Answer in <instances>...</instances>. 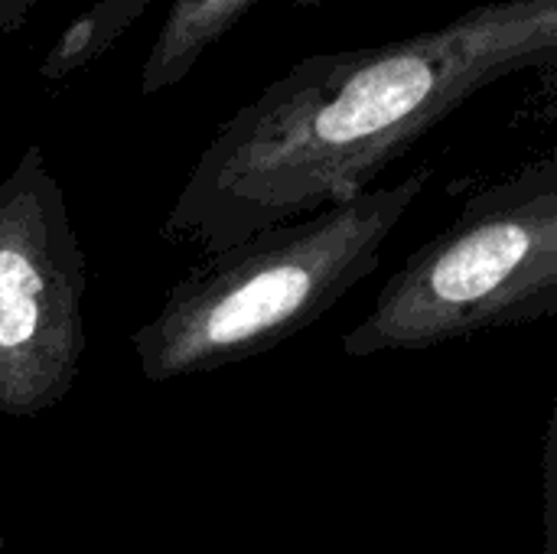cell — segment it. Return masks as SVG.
I'll return each instance as SVG.
<instances>
[{
    "instance_id": "6da1fadb",
    "label": "cell",
    "mask_w": 557,
    "mask_h": 554,
    "mask_svg": "<svg viewBox=\"0 0 557 554\" xmlns=\"http://www.w3.org/2000/svg\"><path fill=\"white\" fill-rule=\"evenodd\" d=\"M555 62L557 0H490L401 39L307 56L215 131L160 235L215 255L356 199L470 98Z\"/></svg>"
},
{
    "instance_id": "7a4b0ae2",
    "label": "cell",
    "mask_w": 557,
    "mask_h": 554,
    "mask_svg": "<svg viewBox=\"0 0 557 554\" xmlns=\"http://www.w3.org/2000/svg\"><path fill=\"white\" fill-rule=\"evenodd\" d=\"M428 183L431 170L421 167L401 183L372 186L199 261L131 333L140 376L176 382L219 372L317 323L379 268L382 245Z\"/></svg>"
},
{
    "instance_id": "3957f363",
    "label": "cell",
    "mask_w": 557,
    "mask_h": 554,
    "mask_svg": "<svg viewBox=\"0 0 557 554\" xmlns=\"http://www.w3.org/2000/svg\"><path fill=\"white\" fill-rule=\"evenodd\" d=\"M557 310V157H539L473 193L379 291L343 336L352 359L411 353Z\"/></svg>"
},
{
    "instance_id": "277c9868",
    "label": "cell",
    "mask_w": 557,
    "mask_h": 554,
    "mask_svg": "<svg viewBox=\"0 0 557 554\" xmlns=\"http://www.w3.org/2000/svg\"><path fill=\"white\" fill-rule=\"evenodd\" d=\"M88 268L39 144L0 180V415L36 418L75 385Z\"/></svg>"
},
{
    "instance_id": "5b68a950",
    "label": "cell",
    "mask_w": 557,
    "mask_h": 554,
    "mask_svg": "<svg viewBox=\"0 0 557 554\" xmlns=\"http://www.w3.org/2000/svg\"><path fill=\"white\" fill-rule=\"evenodd\" d=\"M258 3L261 0H170L140 69V95H160L180 85Z\"/></svg>"
},
{
    "instance_id": "8992f818",
    "label": "cell",
    "mask_w": 557,
    "mask_h": 554,
    "mask_svg": "<svg viewBox=\"0 0 557 554\" xmlns=\"http://www.w3.org/2000/svg\"><path fill=\"white\" fill-rule=\"evenodd\" d=\"M150 0H95L82 10L49 46L39 62L42 82H69L88 65H95L104 52H111L121 36L144 16Z\"/></svg>"
},
{
    "instance_id": "52a82bcc",
    "label": "cell",
    "mask_w": 557,
    "mask_h": 554,
    "mask_svg": "<svg viewBox=\"0 0 557 554\" xmlns=\"http://www.w3.org/2000/svg\"><path fill=\"white\" fill-rule=\"evenodd\" d=\"M42 0H0V36H13L26 26L29 13Z\"/></svg>"
},
{
    "instance_id": "ba28073f",
    "label": "cell",
    "mask_w": 557,
    "mask_h": 554,
    "mask_svg": "<svg viewBox=\"0 0 557 554\" xmlns=\"http://www.w3.org/2000/svg\"><path fill=\"white\" fill-rule=\"evenodd\" d=\"M297 7L310 10V7H330V3H346V0H294Z\"/></svg>"
},
{
    "instance_id": "9c48e42d",
    "label": "cell",
    "mask_w": 557,
    "mask_h": 554,
    "mask_svg": "<svg viewBox=\"0 0 557 554\" xmlns=\"http://www.w3.org/2000/svg\"><path fill=\"white\" fill-rule=\"evenodd\" d=\"M3 549H7V539H3V529H0V554H3Z\"/></svg>"
}]
</instances>
